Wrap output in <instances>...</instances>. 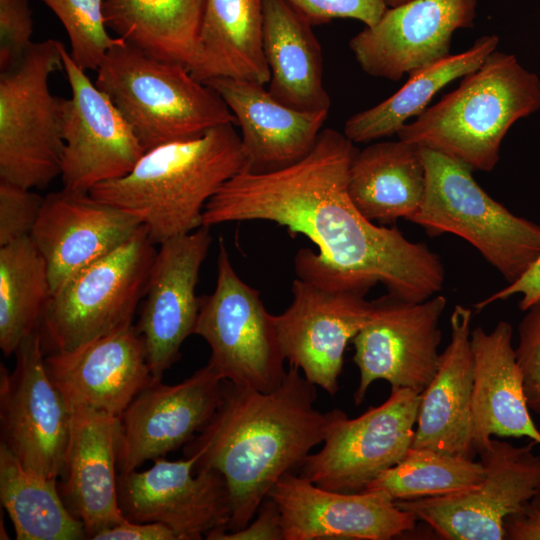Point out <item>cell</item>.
<instances>
[{
	"instance_id": "836d02e7",
	"label": "cell",
	"mask_w": 540,
	"mask_h": 540,
	"mask_svg": "<svg viewBox=\"0 0 540 540\" xmlns=\"http://www.w3.org/2000/svg\"><path fill=\"white\" fill-rule=\"evenodd\" d=\"M485 477L481 461L430 449L410 447L402 459L364 489L394 501L450 494L477 486Z\"/></svg>"
},
{
	"instance_id": "7a4b0ae2",
	"label": "cell",
	"mask_w": 540,
	"mask_h": 540,
	"mask_svg": "<svg viewBox=\"0 0 540 540\" xmlns=\"http://www.w3.org/2000/svg\"><path fill=\"white\" fill-rule=\"evenodd\" d=\"M316 399V385L291 365L270 392L223 382L221 404L184 454L196 457L194 471L225 479L232 512L226 531L244 528L276 482L324 442L340 409L320 412Z\"/></svg>"
},
{
	"instance_id": "9c48e42d",
	"label": "cell",
	"mask_w": 540,
	"mask_h": 540,
	"mask_svg": "<svg viewBox=\"0 0 540 540\" xmlns=\"http://www.w3.org/2000/svg\"><path fill=\"white\" fill-rule=\"evenodd\" d=\"M218 246L216 286L200 297L194 334L208 343V363L224 381L273 391L287 372L275 315L266 310L259 292L236 273L222 237Z\"/></svg>"
},
{
	"instance_id": "e575fe53",
	"label": "cell",
	"mask_w": 540,
	"mask_h": 540,
	"mask_svg": "<svg viewBox=\"0 0 540 540\" xmlns=\"http://www.w3.org/2000/svg\"><path fill=\"white\" fill-rule=\"evenodd\" d=\"M62 23L70 42V56L83 70H97L107 52L124 42L108 33L106 0H41Z\"/></svg>"
},
{
	"instance_id": "5bb4252c",
	"label": "cell",
	"mask_w": 540,
	"mask_h": 540,
	"mask_svg": "<svg viewBox=\"0 0 540 540\" xmlns=\"http://www.w3.org/2000/svg\"><path fill=\"white\" fill-rule=\"evenodd\" d=\"M10 373L0 368L1 444L27 469L62 476L70 435V407L45 364L40 331L26 336Z\"/></svg>"
},
{
	"instance_id": "d590c367",
	"label": "cell",
	"mask_w": 540,
	"mask_h": 540,
	"mask_svg": "<svg viewBox=\"0 0 540 540\" xmlns=\"http://www.w3.org/2000/svg\"><path fill=\"white\" fill-rule=\"evenodd\" d=\"M43 202L31 189L0 180V247L31 236Z\"/></svg>"
},
{
	"instance_id": "30bf717a",
	"label": "cell",
	"mask_w": 540,
	"mask_h": 540,
	"mask_svg": "<svg viewBox=\"0 0 540 540\" xmlns=\"http://www.w3.org/2000/svg\"><path fill=\"white\" fill-rule=\"evenodd\" d=\"M536 443L515 446L491 439L479 452L484 479L475 487L413 500L395 501L447 540H504L505 519L530 503L540 481Z\"/></svg>"
},
{
	"instance_id": "4316f807",
	"label": "cell",
	"mask_w": 540,
	"mask_h": 540,
	"mask_svg": "<svg viewBox=\"0 0 540 540\" xmlns=\"http://www.w3.org/2000/svg\"><path fill=\"white\" fill-rule=\"evenodd\" d=\"M311 27L285 0H264L268 91L279 102L297 110L329 111L322 50Z\"/></svg>"
},
{
	"instance_id": "74e56055",
	"label": "cell",
	"mask_w": 540,
	"mask_h": 540,
	"mask_svg": "<svg viewBox=\"0 0 540 540\" xmlns=\"http://www.w3.org/2000/svg\"><path fill=\"white\" fill-rule=\"evenodd\" d=\"M29 0H0V70L14 67L33 43Z\"/></svg>"
},
{
	"instance_id": "44dd1931",
	"label": "cell",
	"mask_w": 540,
	"mask_h": 540,
	"mask_svg": "<svg viewBox=\"0 0 540 540\" xmlns=\"http://www.w3.org/2000/svg\"><path fill=\"white\" fill-rule=\"evenodd\" d=\"M142 226L133 212L89 192L63 188L46 195L31 238L46 261L52 293L120 247Z\"/></svg>"
},
{
	"instance_id": "d6986e66",
	"label": "cell",
	"mask_w": 540,
	"mask_h": 540,
	"mask_svg": "<svg viewBox=\"0 0 540 540\" xmlns=\"http://www.w3.org/2000/svg\"><path fill=\"white\" fill-rule=\"evenodd\" d=\"M475 15L476 0H411L388 7L349 47L365 73L398 81L450 55L453 33L473 27Z\"/></svg>"
},
{
	"instance_id": "d4e9b609",
	"label": "cell",
	"mask_w": 540,
	"mask_h": 540,
	"mask_svg": "<svg viewBox=\"0 0 540 540\" xmlns=\"http://www.w3.org/2000/svg\"><path fill=\"white\" fill-rule=\"evenodd\" d=\"M472 310L456 305L450 316L451 339L437 371L420 393L412 447L430 448L474 459L472 395L474 356Z\"/></svg>"
},
{
	"instance_id": "60d3db41",
	"label": "cell",
	"mask_w": 540,
	"mask_h": 540,
	"mask_svg": "<svg viewBox=\"0 0 540 540\" xmlns=\"http://www.w3.org/2000/svg\"><path fill=\"white\" fill-rule=\"evenodd\" d=\"M521 295L519 308L525 311L540 298V255L531 267L515 282L491 294L488 298L475 304L479 311L498 300H506L514 295Z\"/></svg>"
},
{
	"instance_id": "d6a6232c",
	"label": "cell",
	"mask_w": 540,
	"mask_h": 540,
	"mask_svg": "<svg viewBox=\"0 0 540 540\" xmlns=\"http://www.w3.org/2000/svg\"><path fill=\"white\" fill-rule=\"evenodd\" d=\"M52 295L48 267L31 236L0 247V348L14 354L37 330Z\"/></svg>"
},
{
	"instance_id": "4dcf8cb0",
	"label": "cell",
	"mask_w": 540,
	"mask_h": 540,
	"mask_svg": "<svg viewBox=\"0 0 540 540\" xmlns=\"http://www.w3.org/2000/svg\"><path fill=\"white\" fill-rule=\"evenodd\" d=\"M498 43L497 35H484L469 49L409 74L406 83L393 95L350 116L344 125V135L354 143H368L397 134L407 120L428 107L444 86L478 69Z\"/></svg>"
},
{
	"instance_id": "4fadbf2b",
	"label": "cell",
	"mask_w": 540,
	"mask_h": 540,
	"mask_svg": "<svg viewBox=\"0 0 540 540\" xmlns=\"http://www.w3.org/2000/svg\"><path fill=\"white\" fill-rule=\"evenodd\" d=\"M447 300L436 294L422 302H409L386 294L372 301L370 315L352 339L353 361L360 379L354 402L360 405L376 380L391 389L421 393L434 377L442 333L439 327Z\"/></svg>"
},
{
	"instance_id": "f1b7e54d",
	"label": "cell",
	"mask_w": 540,
	"mask_h": 540,
	"mask_svg": "<svg viewBox=\"0 0 540 540\" xmlns=\"http://www.w3.org/2000/svg\"><path fill=\"white\" fill-rule=\"evenodd\" d=\"M263 29L264 0H206L192 75L268 84Z\"/></svg>"
},
{
	"instance_id": "9a60e30c",
	"label": "cell",
	"mask_w": 540,
	"mask_h": 540,
	"mask_svg": "<svg viewBox=\"0 0 540 540\" xmlns=\"http://www.w3.org/2000/svg\"><path fill=\"white\" fill-rule=\"evenodd\" d=\"M71 88L67 99L61 162L64 188L89 192L132 171L145 153L132 127L111 101L62 49Z\"/></svg>"
},
{
	"instance_id": "ffe728a7",
	"label": "cell",
	"mask_w": 540,
	"mask_h": 540,
	"mask_svg": "<svg viewBox=\"0 0 540 540\" xmlns=\"http://www.w3.org/2000/svg\"><path fill=\"white\" fill-rule=\"evenodd\" d=\"M268 496L280 510L284 540H390L417 521L384 493L331 491L292 472Z\"/></svg>"
},
{
	"instance_id": "8992f818",
	"label": "cell",
	"mask_w": 540,
	"mask_h": 540,
	"mask_svg": "<svg viewBox=\"0 0 540 540\" xmlns=\"http://www.w3.org/2000/svg\"><path fill=\"white\" fill-rule=\"evenodd\" d=\"M420 151L426 188L410 222L430 236L451 233L465 239L508 284L518 280L540 255V225L494 200L465 164L429 148Z\"/></svg>"
},
{
	"instance_id": "83f0119b",
	"label": "cell",
	"mask_w": 540,
	"mask_h": 540,
	"mask_svg": "<svg viewBox=\"0 0 540 540\" xmlns=\"http://www.w3.org/2000/svg\"><path fill=\"white\" fill-rule=\"evenodd\" d=\"M425 188L420 147L401 139L357 151L349 168L351 200L367 219L382 224L410 221L421 207Z\"/></svg>"
},
{
	"instance_id": "ee69618b",
	"label": "cell",
	"mask_w": 540,
	"mask_h": 540,
	"mask_svg": "<svg viewBox=\"0 0 540 540\" xmlns=\"http://www.w3.org/2000/svg\"><path fill=\"white\" fill-rule=\"evenodd\" d=\"M530 504L540 511V481L536 487L535 493L530 501Z\"/></svg>"
},
{
	"instance_id": "2e32d148",
	"label": "cell",
	"mask_w": 540,
	"mask_h": 540,
	"mask_svg": "<svg viewBox=\"0 0 540 540\" xmlns=\"http://www.w3.org/2000/svg\"><path fill=\"white\" fill-rule=\"evenodd\" d=\"M147 470L118 476L123 515L134 522H159L177 540H200L213 529L227 527L231 505L223 476L211 469L194 471L195 456L153 460Z\"/></svg>"
},
{
	"instance_id": "ba28073f",
	"label": "cell",
	"mask_w": 540,
	"mask_h": 540,
	"mask_svg": "<svg viewBox=\"0 0 540 540\" xmlns=\"http://www.w3.org/2000/svg\"><path fill=\"white\" fill-rule=\"evenodd\" d=\"M154 245L142 226L57 288L40 322L43 347L69 352L132 325L157 253Z\"/></svg>"
},
{
	"instance_id": "b9f144b4",
	"label": "cell",
	"mask_w": 540,
	"mask_h": 540,
	"mask_svg": "<svg viewBox=\"0 0 540 540\" xmlns=\"http://www.w3.org/2000/svg\"><path fill=\"white\" fill-rule=\"evenodd\" d=\"M93 540H177L174 532L159 522L126 520L98 532Z\"/></svg>"
},
{
	"instance_id": "ab89813d",
	"label": "cell",
	"mask_w": 540,
	"mask_h": 540,
	"mask_svg": "<svg viewBox=\"0 0 540 540\" xmlns=\"http://www.w3.org/2000/svg\"><path fill=\"white\" fill-rule=\"evenodd\" d=\"M256 518L244 528L226 531L225 528L211 530L208 540H284L282 518L275 501L267 496L260 504Z\"/></svg>"
},
{
	"instance_id": "7c38bea8",
	"label": "cell",
	"mask_w": 540,
	"mask_h": 540,
	"mask_svg": "<svg viewBox=\"0 0 540 540\" xmlns=\"http://www.w3.org/2000/svg\"><path fill=\"white\" fill-rule=\"evenodd\" d=\"M420 393L391 389L388 399L356 418L340 410L317 453L301 464L300 475L336 492H362L412 446Z\"/></svg>"
},
{
	"instance_id": "7402d4cb",
	"label": "cell",
	"mask_w": 540,
	"mask_h": 540,
	"mask_svg": "<svg viewBox=\"0 0 540 540\" xmlns=\"http://www.w3.org/2000/svg\"><path fill=\"white\" fill-rule=\"evenodd\" d=\"M47 371L69 405L120 417L154 383L144 341L129 325L69 352L45 358Z\"/></svg>"
},
{
	"instance_id": "8d00e7d4",
	"label": "cell",
	"mask_w": 540,
	"mask_h": 540,
	"mask_svg": "<svg viewBox=\"0 0 540 540\" xmlns=\"http://www.w3.org/2000/svg\"><path fill=\"white\" fill-rule=\"evenodd\" d=\"M525 311L518 325L515 355L529 409L540 415V298Z\"/></svg>"
},
{
	"instance_id": "8fae6325",
	"label": "cell",
	"mask_w": 540,
	"mask_h": 540,
	"mask_svg": "<svg viewBox=\"0 0 540 540\" xmlns=\"http://www.w3.org/2000/svg\"><path fill=\"white\" fill-rule=\"evenodd\" d=\"M292 283V302L275 323L289 365L312 384L334 396L344 353L367 321L372 301L367 291L299 272Z\"/></svg>"
},
{
	"instance_id": "1f68e13d",
	"label": "cell",
	"mask_w": 540,
	"mask_h": 540,
	"mask_svg": "<svg viewBox=\"0 0 540 540\" xmlns=\"http://www.w3.org/2000/svg\"><path fill=\"white\" fill-rule=\"evenodd\" d=\"M0 498L18 540L87 539L83 523L61 498L56 480L25 468L3 444Z\"/></svg>"
},
{
	"instance_id": "f546056e",
	"label": "cell",
	"mask_w": 540,
	"mask_h": 540,
	"mask_svg": "<svg viewBox=\"0 0 540 540\" xmlns=\"http://www.w3.org/2000/svg\"><path fill=\"white\" fill-rule=\"evenodd\" d=\"M206 0H106L108 29L161 60L194 64Z\"/></svg>"
},
{
	"instance_id": "6da1fadb",
	"label": "cell",
	"mask_w": 540,
	"mask_h": 540,
	"mask_svg": "<svg viewBox=\"0 0 540 540\" xmlns=\"http://www.w3.org/2000/svg\"><path fill=\"white\" fill-rule=\"evenodd\" d=\"M358 150L344 133L322 129L300 160L269 171H242L208 201L203 226L270 221L302 234L319 249L295 255L318 273L369 291L381 283L409 302L438 294L445 270L425 243L412 242L395 228L376 225L348 193L349 168Z\"/></svg>"
},
{
	"instance_id": "5b68a950",
	"label": "cell",
	"mask_w": 540,
	"mask_h": 540,
	"mask_svg": "<svg viewBox=\"0 0 540 540\" xmlns=\"http://www.w3.org/2000/svg\"><path fill=\"white\" fill-rule=\"evenodd\" d=\"M96 72L94 83L132 127L145 152L235 124L221 96L187 66L153 57L126 41L107 52Z\"/></svg>"
},
{
	"instance_id": "603a6c76",
	"label": "cell",
	"mask_w": 540,
	"mask_h": 540,
	"mask_svg": "<svg viewBox=\"0 0 540 540\" xmlns=\"http://www.w3.org/2000/svg\"><path fill=\"white\" fill-rule=\"evenodd\" d=\"M69 405V404H68ZM63 500L84 525L86 537L123 523L116 475L121 418L84 405H69Z\"/></svg>"
},
{
	"instance_id": "3957f363",
	"label": "cell",
	"mask_w": 540,
	"mask_h": 540,
	"mask_svg": "<svg viewBox=\"0 0 540 540\" xmlns=\"http://www.w3.org/2000/svg\"><path fill=\"white\" fill-rule=\"evenodd\" d=\"M234 125L150 149L130 173L89 193L136 214L154 244L188 234L203 226L205 206L223 184L250 169Z\"/></svg>"
},
{
	"instance_id": "484cf974",
	"label": "cell",
	"mask_w": 540,
	"mask_h": 540,
	"mask_svg": "<svg viewBox=\"0 0 540 540\" xmlns=\"http://www.w3.org/2000/svg\"><path fill=\"white\" fill-rule=\"evenodd\" d=\"M512 337V326L503 320L490 332L481 326L471 330L472 438L477 453L492 436L526 437L540 445V429L530 414Z\"/></svg>"
},
{
	"instance_id": "f6af8a7d",
	"label": "cell",
	"mask_w": 540,
	"mask_h": 540,
	"mask_svg": "<svg viewBox=\"0 0 540 540\" xmlns=\"http://www.w3.org/2000/svg\"><path fill=\"white\" fill-rule=\"evenodd\" d=\"M411 0H385L388 7H396L405 4Z\"/></svg>"
},
{
	"instance_id": "277c9868",
	"label": "cell",
	"mask_w": 540,
	"mask_h": 540,
	"mask_svg": "<svg viewBox=\"0 0 540 540\" xmlns=\"http://www.w3.org/2000/svg\"><path fill=\"white\" fill-rule=\"evenodd\" d=\"M540 109V78L513 54L493 51L459 86L397 132L472 171H492L512 125Z\"/></svg>"
},
{
	"instance_id": "f35d334b",
	"label": "cell",
	"mask_w": 540,
	"mask_h": 540,
	"mask_svg": "<svg viewBox=\"0 0 540 540\" xmlns=\"http://www.w3.org/2000/svg\"><path fill=\"white\" fill-rule=\"evenodd\" d=\"M311 25L337 18L359 20L366 27L375 25L388 6L385 0H285Z\"/></svg>"
},
{
	"instance_id": "cb8c5ba5",
	"label": "cell",
	"mask_w": 540,
	"mask_h": 540,
	"mask_svg": "<svg viewBox=\"0 0 540 540\" xmlns=\"http://www.w3.org/2000/svg\"><path fill=\"white\" fill-rule=\"evenodd\" d=\"M224 100L241 130L251 171L290 165L313 148L328 111H301L276 100L257 82L217 77L205 81Z\"/></svg>"
},
{
	"instance_id": "7bdbcfd3",
	"label": "cell",
	"mask_w": 540,
	"mask_h": 540,
	"mask_svg": "<svg viewBox=\"0 0 540 540\" xmlns=\"http://www.w3.org/2000/svg\"><path fill=\"white\" fill-rule=\"evenodd\" d=\"M505 539L540 540V511L530 503L504 522Z\"/></svg>"
},
{
	"instance_id": "ac0fdd59",
	"label": "cell",
	"mask_w": 540,
	"mask_h": 540,
	"mask_svg": "<svg viewBox=\"0 0 540 540\" xmlns=\"http://www.w3.org/2000/svg\"><path fill=\"white\" fill-rule=\"evenodd\" d=\"M211 242L209 228L202 226L159 244L136 325L154 383L161 382L194 334L200 307L196 287Z\"/></svg>"
},
{
	"instance_id": "52a82bcc",
	"label": "cell",
	"mask_w": 540,
	"mask_h": 540,
	"mask_svg": "<svg viewBox=\"0 0 540 540\" xmlns=\"http://www.w3.org/2000/svg\"><path fill=\"white\" fill-rule=\"evenodd\" d=\"M64 44L33 42L14 67L0 74V180L44 188L61 174L66 98L50 92L49 78L64 71Z\"/></svg>"
},
{
	"instance_id": "e0dca14e",
	"label": "cell",
	"mask_w": 540,
	"mask_h": 540,
	"mask_svg": "<svg viewBox=\"0 0 540 540\" xmlns=\"http://www.w3.org/2000/svg\"><path fill=\"white\" fill-rule=\"evenodd\" d=\"M223 382L207 363L178 384L152 383L140 392L121 416L119 474L189 443L221 404Z\"/></svg>"
}]
</instances>
